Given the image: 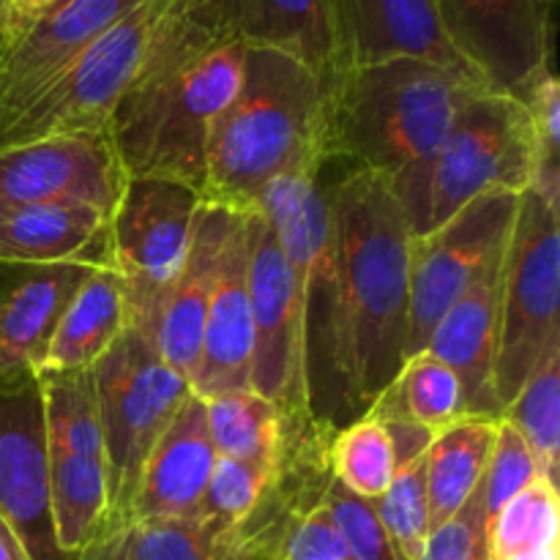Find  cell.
Instances as JSON below:
<instances>
[{"label": "cell", "mask_w": 560, "mask_h": 560, "mask_svg": "<svg viewBox=\"0 0 560 560\" xmlns=\"http://www.w3.org/2000/svg\"><path fill=\"white\" fill-rule=\"evenodd\" d=\"M202 195L167 178H126L109 213L107 266L124 282L135 326L151 331L164 290L184 266Z\"/></svg>", "instance_id": "cell-10"}, {"label": "cell", "mask_w": 560, "mask_h": 560, "mask_svg": "<svg viewBox=\"0 0 560 560\" xmlns=\"http://www.w3.org/2000/svg\"><path fill=\"white\" fill-rule=\"evenodd\" d=\"M326 137L328 88L290 55L246 47L238 91L213 120L202 200L255 211L277 180L326 170Z\"/></svg>", "instance_id": "cell-3"}, {"label": "cell", "mask_w": 560, "mask_h": 560, "mask_svg": "<svg viewBox=\"0 0 560 560\" xmlns=\"http://www.w3.org/2000/svg\"><path fill=\"white\" fill-rule=\"evenodd\" d=\"M539 145L523 98L476 93L457 113L430 173L427 233L490 191L523 195L534 180Z\"/></svg>", "instance_id": "cell-8"}, {"label": "cell", "mask_w": 560, "mask_h": 560, "mask_svg": "<svg viewBox=\"0 0 560 560\" xmlns=\"http://www.w3.org/2000/svg\"><path fill=\"white\" fill-rule=\"evenodd\" d=\"M135 326L124 282L109 266L93 268L60 315L38 370H91Z\"/></svg>", "instance_id": "cell-25"}, {"label": "cell", "mask_w": 560, "mask_h": 560, "mask_svg": "<svg viewBox=\"0 0 560 560\" xmlns=\"http://www.w3.org/2000/svg\"><path fill=\"white\" fill-rule=\"evenodd\" d=\"M326 465L334 481L364 501H377L397 474V457L386 424L377 416L339 427L326 443Z\"/></svg>", "instance_id": "cell-31"}, {"label": "cell", "mask_w": 560, "mask_h": 560, "mask_svg": "<svg viewBox=\"0 0 560 560\" xmlns=\"http://www.w3.org/2000/svg\"><path fill=\"white\" fill-rule=\"evenodd\" d=\"M124 184L107 131L0 148V213L42 202H85L113 213Z\"/></svg>", "instance_id": "cell-16"}, {"label": "cell", "mask_w": 560, "mask_h": 560, "mask_svg": "<svg viewBox=\"0 0 560 560\" xmlns=\"http://www.w3.org/2000/svg\"><path fill=\"white\" fill-rule=\"evenodd\" d=\"M501 260L492 262L457 304L438 320L427 350L457 375L463 386L465 416L501 419L495 399V339L498 299H501Z\"/></svg>", "instance_id": "cell-22"}, {"label": "cell", "mask_w": 560, "mask_h": 560, "mask_svg": "<svg viewBox=\"0 0 560 560\" xmlns=\"http://www.w3.org/2000/svg\"><path fill=\"white\" fill-rule=\"evenodd\" d=\"M424 465L427 452L399 465L388 490L372 501L397 560H424L427 539L432 534Z\"/></svg>", "instance_id": "cell-33"}, {"label": "cell", "mask_w": 560, "mask_h": 560, "mask_svg": "<svg viewBox=\"0 0 560 560\" xmlns=\"http://www.w3.org/2000/svg\"><path fill=\"white\" fill-rule=\"evenodd\" d=\"M503 419L517 427L541 470L556 479L560 457V348L550 350L530 372L517 397L503 410Z\"/></svg>", "instance_id": "cell-32"}, {"label": "cell", "mask_w": 560, "mask_h": 560, "mask_svg": "<svg viewBox=\"0 0 560 560\" xmlns=\"http://www.w3.org/2000/svg\"><path fill=\"white\" fill-rule=\"evenodd\" d=\"M109 213L85 202H42L0 213V262L107 266Z\"/></svg>", "instance_id": "cell-24"}, {"label": "cell", "mask_w": 560, "mask_h": 560, "mask_svg": "<svg viewBox=\"0 0 560 560\" xmlns=\"http://www.w3.org/2000/svg\"><path fill=\"white\" fill-rule=\"evenodd\" d=\"M323 487L290 509L279 541V560H350L348 545L323 501Z\"/></svg>", "instance_id": "cell-36"}, {"label": "cell", "mask_w": 560, "mask_h": 560, "mask_svg": "<svg viewBox=\"0 0 560 560\" xmlns=\"http://www.w3.org/2000/svg\"><path fill=\"white\" fill-rule=\"evenodd\" d=\"M495 435L498 419L465 416L432 438L424 465L432 530L448 523L481 485Z\"/></svg>", "instance_id": "cell-27"}, {"label": "cell", "mask_w": 560, "mask_h": 560, "mask_svg": "<svg viewBox=\"0 0 560 560\" xmlns=\"http://www.w3.org/2000/svg\"><path fill=\"white\" fill-rule=\"evenodd\" d=\"M241 217L244 211H230V208L202 200L184 266L164 290L156 315H153L148 337L153 339L162 359L186 381L195 372L197 353H200L202 323H206L208 301L217 288L224 246Z\"/></svg>", "instance_id": "cell-19"}, {"label": "cell", "mask_w": 560, "mask_h": 560, "mask_svg": "<svg viewBox=\"0 0 560 560\" xmlns=\"http://www.w3.org/2000/svg\"><path fill=\"white\" fill-rule=\"evenodd\" d=\"M463 63L490 91L523 98L550 69L552 0H432Z\"/></svg>", "instance_id": "cell-13"}, {"label": "cell", "mask_w": 560, "mask_h": 560, "mask_svg": "<svg viewBox=\"0 0 560 560\" xmlns=\"http://www.w3.org/2000/svg\"><path fill=\"white\" fill-rule=\"evenodd\" d=\"M252 353L255 320L249 299V230L244 213L224 246L189 388L202 399L252 392Z\"/></svg>", "instance_id": "cell-17"}, {"label": "cell", "mask_w": 560, "mask_h": 560, "mask_svg": "<svg viewBox=\"0 0 560 560\" xmlns=\"http://www.w3.org/2000/svg\"><path fill=\"white\" fill-rule=\"evenodd\" d=\"M241 541L238 530L211 517L126 520L98 536L88 560H219Z\"/></svg>", "instance_id": "cell-26"}, {"label": "cell", "mask_w": 560, "mask_h": 560, "mask_svg": "<svg viewBox=\"0 0 560 560\" xmlns=\"http://www.w3.org/2000/svg\"><path fill=\"white\" fill-rule=\"evenodd\" d=\"M277 470L279 465L219 457L202 498V517L217 520L224 528L241 530L260 509L262 498L277 479Z\"/></svg>", "instance_id": "cell-34"}, {"label": "cell", "mask_w": 560, "mask_h": 560, "mask_svg": "<svg viewBox=\"0 0 560 560\" xmlns=\"http://www.w3.org/2000/svg\"><path fill=\"white\" fill-rule=\"evenodd\" d=\"M487 560H560V498L550 476L503 503L485 528Z\"/></svg>", "instance_id": "cell-29"}, {"label": "cell", "mask_w": 560, "mask_h": 560, "mask_svg": "<svg viewBox=\"0 0 560 560\" xmlns=\"http://www.w3.org/2000/svg\"><path fill=\"white\" fill-rule=\"evenodd\" d=\"M560 213L534 189L520 195L517 219L503 252L498 299L495 399L501 413L530 372L560 348Z\"/></svg>", "instance_id": "cell-5"}, {"label": "cell", "mask_w": 560, "mask_h": 560, "mask_svg": "<svg viewBox=\"0 0 560 560\" xmlns=\"http://www.w3.org/2000/svg\"><path fill=\"white\" fill-rule=\"evenodd\" d=\"M91 370L109 465L107 534L129 512L153 443L167 430L191 388L137 326L126 328Z\"/></svg>", "instance_id": "cell-6"}, {"label": "cell", "mask_w": 560, "mask_h": 560, "mask_svg": "<svg viewBox=\"0 0 560 560\" xmlns=\"http://www.w3.org/2000/svg\"><path fill=\"white\" fill-rule=\"evenodd\" d=\"M539 476H547L541 470L539 459L530 452L528 441L517 432L512 421L501 416L498 419L495 446H492L490 463H487L485 479H481V501H485L487 520L498 512L506 501H512L517 492L534 485Z\"/></svg>", "instance_id": "cell-35"}, {"label": "cell", "mask_w": 560, "mask_h": 560, "mask_svg": "<svg viewBox=\"0 0 560 560\" xmlns=\"http://www.w3.org/2000/svg\"><path fill=\"white\" fill-rule=\"evenodd\" d=\"M487 512L481 485L448 523L435 528L427 539L424 560H487L485 545Z\"/></svg>", "instance_id": "cell-38"}, {"label": "cell", "mask_w": 560, "mask_h": 560, "mask_svg": "<svg viewBox=\"0 0 560 560\" xmlns=\"http://www.w3.org/2000/svg\"><path fill=\"white\" fill-rule=\"evenodd\" d=\"M91 262H0V377L42 366L60 315L82 288Z\"/></svg>", "instance_id": "cell-18"}, {"label": "cell", "mask_w": 560, "mask_h": 560, "mask_svg": "<svg viewBox=\"0 0 560 560\" xmlns=\"http://www.w3.org/2000/svg\"><path fill=\"white\" fill-rule=\"evenodd\" d=\"M255 211L268 219L293 277L304 339L306 402L315 424L345 427L339 381V279L323 173L288 175L268 186Z\"/></svg>", "instance_id": "cell-4"}, {"label": "cell", "mask_w": 560, "mask_h": 560, "mask_svg": "<svg viewBox=\"0 0 560 560\" xmlns=\"http://www.w3.org/2000/svg\"><path fill=\"white\" fill-rule=\"evenodd\" d=\"M217 448L208 432L206 399L186 394L167 430L159 435L142 465L140 485L126 520L202 517V498L217 468ZM118 523V525H120Z\"/></svg>", "instance_id": "cell-20"}, {"label": "cell", "mask_w": 560, "mask_h": 560, "mask_svg": "<svg viewBox=\"0 0 560 560\" xmlns=\"http://www.w3.org/2000/svg\"><path fill=\"white\" fill-rule=\"evenodd\" d=\"M337 5L348 71L416 58L474 74L443 36L432 0H337Z\"/></svg>", "instance_id": "cell-23"}, {"label": "cell", "mask_w": 560, "mask_h": 560, "mask_svg": "<svg viewBox=\"0 0 560 560\" xmlns=\"http://www.w3.org/2000/svg\"><path fill=\"white\" fill-rule=\"evenodd\" d=\"M520 195L490 191L410 244V315L405 359L427 350L438 320L506 252Z\"/></svg>", "instance_id": "cell-11"}, {"label": "cell", "mask_w": 560, "mask_h": 560, "mask_svg": "<svg viewBox=\"0 0 560 560\" xmlns=\"http://www.w3.org/2000/svg\"><path fill=\"white\" fill-rule=\"evenodd\" d=\"M80 560H88V558H85V556H80Z\"/></svg>", "instance_id": "cell-43"}, {"label": "cell", "mask_w": 560, "mask_h": 560, "mask_svg": "<svg viewBox=\"0 0 560 560\" xmlns=\"http://www.w3.org/2000/svg\"><path fill=\"white\" fill-rule=\"evenodd\" d=\"M170 0H142L98 42L66 66L42 96L0 131V148L47 137L107 131L115 109L140 74Z\"/></svg>", "instance_id": "cell-9"}, {"label": "cell", "mask_w": 560, "mask_h": 560, "mask_svg": "<svg viewBox=\"0 0 560 560\" xmlns=\"http://www.w3.org/2000/svg\"><path fill=\"white\" fill-rule=\"evenodd\" d=\"M219 5L241 44L290 55L328 91L348 71L337 0H219Z\"/></svg>", "instance_id": "cell-21"}, {"label": "cell", "mask_w": 560, "mask_h": 560, "mask_svg": "<svg viewBox=\"0 0 560 560\" xmlns=\"http://www.w3.org/2000/svg\"><path fill=\"white\" fill-rule=\"evenodd\" d=\"M326 197L339 279V381L350 424L405 364L413 233L392 186L377 175L345 170Z\"/></svg>", "instance_id": "cell-1"}, {"label": "cell", "mask_w": 560, "mask_h": 560, "mask_svg": "<svg viewBox=\"0 0 560 560\" xmlns=\"http://www.w3.org/2000/svg\"><path fill=\"white\" fill-rule=\"evenodd\" d=\"M142 0H58L38 16L0 33V131L44 88Z\"/></svg>", "instance_id": "cell-14"}, {"label": "cell", "mask_w": 560, "mask_h": 560, "mask_svg": "<svg viewBox=\"0 0 560 560\" xmlns=\"http://www.w3.org/2000/svg\"><path fill=\"white\" fill-rule=\"evenodd\" d=\"M58 0H11V14L5 25H16V22H27L33 16H38L42 11H47L49 5H55Z\"/></svg>", "instance_id": "cell-41"}, {"label": "cell", "mask_w": 560, "mask_h": 560, "mask_svg": "<svg viewBox=\"0 0 560 560\" xmlns=\"http://www.w3.org/2000/svg\"><path fill=\"white\" fill-rule=\"evenodd\" d=\"M9 14H11V0H0V33H3L5 22H9Z\"/></svg>", "instance_id": "cell-42"}, {"label": "cell", "mask_w": 560, "mask_h": 560, "mask_svg": "<svg viewBox=\"0 0 560 560\" xmlns=\"http://www.w3.org/2000/svg\"><path fill=\"white\" fill-rule=\"evenodd\" d=\"M219 560H279L277 547L266 545L260 539H241L230 552H224Z\"/></svg>", "instance_id": "cell-39"}, {"label": "cell", "mask_w": 560, "mask_h": 560, "mask_svg": "<svg viewBox=\"0 0 560 560\" xmlns=\"http://www.w3.org/2000/svg\"><path fill=\"white\" fill-rule=\"evenodd\" d=\"M0 514L31 560H80L55 539L47 430L36 372L0 377Z\"/></svg>", "instance_id": "cell-15"}, {"label": "cell", "mask_w": 560, "mask_h": 560, "mask_svg": "<svg viewBox=\"0 0 560 560\" xmlns=\"http://www.w3.org/2000/svg\"><path fill=\"white\" fill-rule=\"evenodd\" d=\"M366 413L394 416L430 432H441L465 419L463 386L441 359L430 350H421L405 359L399 375Z\"/></svg>", "instance_id": "cell-30"}, {"label": "cell", "mask_w": 560, "mask_h": 560, "mask_svg": "<svg viewBox=\"0 0 560 560\" xmlns=\"http://www.w3.org/2000/svg\"><path fill=\"white\" fill-rule=\"evenodd\" d=\"M206 416L217 457L268 465H279L293 424L304 421L290 419L277 405L255 392H235L206 399Z\"/></svg>", "instance_id": "cell-28"}, {"label": "cell", "mask_w": 560, "mask_h": 560, "mask_svg": "<svg viewBox=\"0 0 560 560\" xmlns=\"http://www.w3.org/2000/svg\"><path fill=\"white\" fill-rule=\"evenodd\" d=\"M249 230V299L255 320L252 392L290 419L312 421L306 402L304 339L288 260L260 211H246ZM315 424V421H312ZM320 427V424H317Z\"/></svg>", "instance_id": "cell-12"}, {"label": "cell", "mask_w": 560, "mask_h": 560, "mask_svg": "<svg viewBox=\"0 0 560 560\" xmlns=\"http://www.w3.org/2000/svg\"><path fill=\"white\" fill-rule=\"evenodd\" d=\"M485 82L468 71L394 58L345 71L328 91V162L392 186L410 233H427L430 173L459 109Z\"/></svg>", "instance_id": "cell-2"}, {"label": "cell", "mask_w": 560, "mask_h": 560, "mask_svg": "<svg viewBox=\"0 0 560 560\" xmlns=\"http://www.w3.org/2000/svg\"><path fill=\"white\" fill-rule=\"evenodd\" d=\"M0 560H31L25 545L3 514H0Z\"/></svg>", "instance_id": "cell-40"}, {"label": "cell", "mask_w": 560, "mask_h": 560, "mask_svg": "<svg viewBox=\"0 0 560 560\" xmlns=\"http://www.w3.org/2000/svg\"><path fill=\"white\" fill-rule=\"evenodd\" d=\"M47 430L55 539L82 556L109 520V465L93 370H36Z\"/></svg>", "instance_id": "cell-7"}, {"label": "cell", "mask_w": 560, "mask_h": 560, "mask_svg": "<svg viewBox=\"0 0 560 560\" xmlns=\"http://www.w3.org/2000/svg\"><path fill=\"white\" fill-rule=\"evenodd\" d=\"M323 501L348 545L350 560H397V552L377 520L375 503L345 490L339 481L331 479V474L323 487Z\"/></svg>", "instance_id": "cell-37"}]
</instances>
